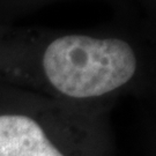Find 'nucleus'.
<instances>
[{"mask_svg": "<svg viewBox=\"0 0 156 156\" xmlns=\"http://www.w3.org/2000/svg\"><path fill=\"white\" fill-rule=\"evenodd\" d=\"M41 64L45 79L59 94L87 100L125 86L136 72L138 60L124 39L72 34L50 42Z\"/></svg>", "mask_w": 156, "mask_h": 156, "instance_id": "f257e3e1", "label": "nucleus"}, {"mask_svg": "<svg viewBox=\"0 0 156 156\" xmlns=\"http://www.w3.org/2000/svg\"><path fill=\"white\" fill-rule=\"evenodd\" d=\"M0 156H67L27 115H0Z\"/></svg>", "mask_w": 156, "mask_h": 156, "instance_id": "f03ea898", "label": "nucleus"}]
</instances>
